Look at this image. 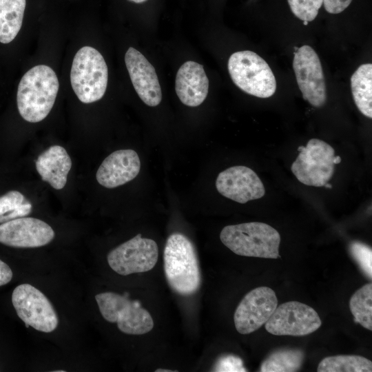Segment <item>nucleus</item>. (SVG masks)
Instances as JSON below:
<instances>
[{
    "label": "nucleus",
    "instance_id": "ddd939ff",
    "mask_svg": "<svg viewBox=\"0 0 372 372\" xmlns=\"http://www.w3.org/2000/svg\"><path fill=\"white\" fill-rule=\"evenodd\" d=\"M52 228L32 217L16 218L0 225V242L17 248H35L50 243L54 238Z\"/></svg>",
    "mask_w": 372,
    "mask_h": 372
},
{
    "label": "nucleus",
    "instance_id": "7c9ffc66",
    "mask_svg": "<svg viewBox=\"0 0 372 372\" xmlns=\"http://www.w3.org/2000/svg\"><path fill=\"white\" fill-rule=\"evenodd\" d=\"M340 162H341V158H340V156H335V158H334V163H335V164H338V163H340Z\"/></svg>",
    "mask_w": 372,
    "mask_h": 372
},
{
    "label": "nucleus",
    "instance_id": "a211bd4d",
    "mask_svg": "<svg viewBox=\"0 0 372 372\" xmlns=\"http://www.w3.org/2000/svg\"><path fill=\"white\" fill-rule=\"evenodd\" d=\"M35 166L42 180L59 190L67 183L72 161L64 147L52 145L38 156Z\"/></svg>",
    "mask_w": 372,
    "mask_h": 372
},
{
    "label": "nucleus",
    "instance_id": "f3484780",
    "mask_svg": "<svg viewBox=\"0 0 372 372\" xmlns=\"http://www.w3.org/2000/svg\"><path fill=\"white\" fill-rule=\"evenodd\" d=\"M175 90L184 105L197 107L203 103L209 90V80L203 66L192 61L184 63L177 72Z\"/></svg>",
    "mask_w": 372,
    "mask_h": 372
},
{
    "label": "nucleus",
    "instance_id": "bb28decb",
    "mask_svg": "<svg viewBox=\"0 0 372 372\" xmlns=\"http://www.w3.org/2000/svg\"><path fill=\"white\" fill-rule=\"evenodd\" d=\"M214 371L241 372L247 371L242 360L235 355H227L220 358L214 368Z\"/></svg>",
    "mask_w": 372,
    "mask_h": 372
},
{
    "label": "nucleus",
    "instance_id": "4be33fe9",
    "mask_svg": "<svg viewBox=\"0 0 372 372\" xmlns=\"http://www.w3.org/2000/svg\"><path fill=\"white\" fill-rule=\"evenodd\" d=\"M304 353L300 349H280L272 353L263 361L260 371L293 372L298 371L303 362Z\"/></svg>",
    "mask_w": 372,
    "mask_h": 372
},
{
    "label": "nucleus",
    "instance_id": "a878e982",
    "mask_svg": "<svg viewBox=\"0 0 372 372\" xmlns=\"http://www.w3.org/2000/svg\"><path fill=\"white\" fill-rule=\"evenodd\" d=\"M349 250L363 272L370 278H372V250L367 245L353 241L349 245Z\"/></svg>",
    "mask_w": 372,
    "mask_h": 372
},
{
    "label": "nucleus",
    "instance_id": "4468645a",
    "mask_svg": "<svg viewBox=\"0 0 372 372\" xmlns=\"http://www.w3.org/2000/svg\"><path fill=\"white\" fill-rule=\"evenodd\" d=\"M216 187L223 196L239 203L261 198L265 186L251 169L236 165L227 168L217 176Z\"/></svg>",
    "mask_w": 372,
    "mask_h": 372
},
{
    "label": "nucleus",
    "instance_id": "f8f14e48",
    "mask_svg": "<svg viewBox=\"0 0 372 372\" xmlns=\"http://www.w3.org/2000/svg\"><path fill=\"white\" fill-rule=\"evenodd\" d=\"M277 304L276 293L268 287H259L248 292L234 313L237 331L246 335L258 330L267 322Z\"/></svg>",
    "mask_w": 372,
    "mask_h": 372
},
{
    "label": "nucleus",
    "instance_id": "423d86ee",
    "mask_svg": "<svg viewBox=\"0 0 372 372\" xmlns=\"http://www.w3.org/2000/svg\"><path fill=\"white\" fill-rule=\"evenodd\" d=\"M103 318L116 322L118 329L128 335H143L154 327L150 313L134 300L114 292L101 293L95 296Z\"/></svg>",
    "mask_w": 372,
    "mask_h": 372
},
{
    "label": "nucleus",
    "instance_id": "c756f323",
    "mask_svg": "<svg viewBox=\"0 0 372 372\" xmlns=\"http://www.w3.org/2000/svg\"><path fill=\"white\" fill-rule=\"evenodd\" d=\"M156 372H174L177 371H172L169 369H158L155 371Z\"/></svg>",
    "mask_w": 372,
    "mask_h": 372
},
{
    "label": "nucleus",
    "instance_id": "c85d7f7f",
    "mask_svg": "<svg viewBox=\"0 0 372 372\" xmlns=\"http://www.w3.org/2000/svg\"><path fill=\"white\" fill-rule=\"evenodd\" d=\"M13 273L10 267L0 260V287L8 284L12 278Z\"/></svg>",
    "mask_w": 372,
    "mask_h": 372
},
{
    "label": "nucleus",
    "instance_id": "473e14b6",
    "mask_svg": "<svg viewBox=\"0 0 372 372\" xmlns=\"http://www.w3.org/2000/svg\"><path fill=\"white\" fill-rule=\"evenodd\" d=\"M324 187H325L327 188H331L332 185L331 184H329V182H328L324 185Z\"/></svg>",
    "mask_w": 372,
    "mask_h": 372
},
{
    "label": "nucleus",
    "instance_id": "2f4dec72",
    "mask_svg": "<svg viewBox=\"0 0 372 372\" xmlns=\"http://www.w3.org/2000/svg\"><path fill=\"white\" fill-rule=\"evenodd\" d=\"M129 1H131L136 3H141L145 2L147 0H129Z\"/></svg>",
    "mask_w": 372,
    "mask_h": 372
},
{
    "label": "nucleus",
    "instance_id": "20e7f679",
    "mask_svg": "<svg viewBox=\"0 0 372 372\" xmlns=\"http://www.w3.org/2000/svg\"><path fill=\"white\" fill-rule=\"evenodd\" d=\"M108 70L102 54L91 46H83L76 53L70 71L72 87L83 103L100 100L105 93Z\"/></svg>",
    "mask_w": 372,
    "mask_h": 372
},
{
    "label": "nucleus",
    "instance_id": "cd10ccee",
    "mask_svg": "<svg viewBox=\"0 0 372 372\" xmlns=\"http://www.w3.org/2000/svg\"><path fill=\"white\" fill-rule=\"evenodd\" d=\"M352 0H323L325 10L330 14H339L343 12Z\"/></svg>",
    "mask_w": 372,
    "mask_h": 372
},
{
    "label": "nucleus",
    "instance_id": "5701e85b",
    "mask_svg": "<svg viewBox=\"0 0 372 372\" xmlns=\"http://www.w3.org/2000/svg\"><path fill=\"white\" fill-rule=\"evenodd\" d=\"M372 284L368 283L351 296L349 308L354 320L363 327L372 330Z\"/></svg>",
    "mask_w": 372,
    "mask_h": 372
},
{
    "label": "nucleus",
    "instance_id": "412c9836",
    "mask_svg": "<svg viewBox=\"0 0 372 372\" xmlns=\"http://www.w3.org/2000/svg\"><path fill=\"white\" fill-rule=\"evenodd\" d=\"M318 372H371L372 362L355 355H340L324 358L318 364Z\"/></svg>",
    "mask_w": 372,
    "mask_h": 372
},
{
    "label": "nucleus",
    "instance_id": "9d476101",
    "mask_svg": "<svg viewBox=\"0 0 372 372\" xmlns=\"http://www.w3.org/2000/svg\"><path fill=\"white\" fill-rule=\"evenodd\" d=\"M321 324L314 309L300 302L289 301L276 307L265 325L273 335L303 336L318 330Z\"/></svg>",
    "mask_w": 372,
    "mask_h": 372
},
{
    "label": "nucleus",
    "instance_id": "1a4fd4ad",
    "mask_svg": "<svg viewBox=\"0 0 372 372\" xmlns=\"http://www.w3.org/2000/svg\"><path fill=\"white\" fill-rule=\"evenodd\" d=\"M158 258L156 242L152 239L142 238L138 234L110 251L107 260L116 273L127 276L151 270L156 265Z\"/></svg>",
    "mask_w": 372,
    "mask_h": 372
},
{
    "label": "nucleus",
    "instance_id": "39448f33",
    "mask_svg": "<svg viewBox=\"0 0 372 372\" xmlns=\"http://www.w3.org/2000/svg\"><path fill=\"white\" fill-rule=\"evenodd\" d=\"M227 67L234 84L247 94L259 98L274 94V74L268 63L256 52L244 50L233 53Z\"/></svg>",
    "mask_w": 372,
    "mask_h": 372
},
{
    "label": "nucleus",
    "instance_id": "0eeeda50",
    "mask_svg": "<svg viewBox=\"0 0 372 372\" xmlns=\"http://www.w3.org/2000/svg\"><path fill=\"white\" fill-rule=\"evenodd\" d=\"M298 150L299 154L291 167L292 173L304 185L324 187L334 172V149L324 141L311 138Z\"/></svg>",
    "mask_w": 372,
    "mask_h": 372
},
{
    "label": "nucleus",
    "instance_id": "2eb2a0df",
    "mask_svg": "<svg viewBox=\"0 0 372 372\" xmlns=\"http://www.w3.org/2000/svg\"><path fill=\"white\" fill-rule=\"evenodd\" d=\"M125 63L135 91L143 102L150 107L159 105L162 92L153 65L132 47L125 53Z\"/></svg>",
    "mask_w": 372,
    "mask_h": 372
},
{
    "label": "nucleus",
    "instance_id": "6e6552de",
    "mask_svg": "<svg viewBox=\"0 0 372 372\" xmlns=\"http://www.w3.org/2000/svg\"><path fill=\"white\" fill-rule=\"evenodd\" d=\"M12 304L25 327L50 333L56 329L59 318L52 304L38 289L29 284L17 286L12 294Z\"/></svg>",
    "mask_w": 372,
    "mask_h": 372
},
{
    "label": "nucleus",
    "instance_id": "7ed1b4c3",
    "mask_svg": "<svg viewBox=\"0 0 372 372\" xmlns=\"http://www.w3.org/2000/svg\"><path fill=\"white\" fill-rule=\"evenodd\" d=\"M221 242L234 254L247 257L280 258V235L271 226L251 222L225 226Z\"/></svg>",
    "mask_w": 372,
    "mask_h": 372
},
{
    "label": "nucleus",
    "instance_id": "6ab92c4d",
    "mask_svg": "<svg viewBox=\"0 0 372 372\" xmlns=\"http://www.w3.org/2000/svg\"><path fill=\"white\" fill-rule=\"evenodd\" d=\"M25 0H0V42L12 41L22 26Z\"/></svg>",
    "mask_w": 372,
    "mask_h": 372
},
{
    "label": "nucleus",
    "instance_id": "f257e3e1",
    "mask_svg": "<svg viewBox=\"0 0 372 372\" xmlns=\"http://www.w3.org/2000/svg\"><path fill=\"white\" fill-rule=\"evenodd\" d=\"M57 76L52 68L38 65L22 76L17 102L21 117L30 123L43 121L50 112L59 91Z\"/></svg>",
    "mask_w": 372,
    "mask_h": 372
},
{
    "label": "nucleus",
    "instance_id": "72a5a7b5",
    "mask_svg": "<svg viewBox=\"0 0 372 372\" xmlns=\"http://www.w3.org/2000/svg\"><path fill=\"white\" fill-rule=\"evenodd\" d=\"M307 23H308L307 21H304V25H307Z\"/></svg>",
    "mask_w": 372,
    "mask_h": 372
},
{
    "label": "nucleus",
    "instance_id": "dca6fc26",
    "mask_svg": "<svg viewBox=\"0 0 372 372\" xmlns=\"http://www.w3.org/2000/svg\"><path fill=\"white\" fill-rule=\"evenodd\" d=\"M140 169V158L134 150L119 149L104 159L96 172V178L101 185L112 189L135 178Z\"/></svg>",
    "mask_w": 372,
    "mask_h": 372
},
{
    "label": "nucleus",
    "instance_id": "b1692460",
    "mask_svg": "<svg viewBox=\"0 0 372 372\" xmlns=\"http://www.w3.org/2000/svg\"><path fill=\"white\" fill-rule=\"evenodd\" d=\"M31 203L19 192L12 190L0 196V224L27 216Z\"/></svg>",
    "mask_w": 372,
    "mask_h": 372
},
{
    "label": "nucleus",
    "instance_id": "393cba45",
    "mask_svg": "<svg viewBox=\"0 0 372 372\" xmlns=\"http://www.w3.org/2000/svg\"><path fill=\"white\" fill-rule=\"evenodd\" d=\"M292 13L303 21H313L318 14L323 0H287Z\"/></svg>",
    "mask_w": 372,
    "mask_h": 372
},
{
    "label": "nucleus",
    "instance_id": "9b49d317",
    "mask_svg": "<svg viewBox=\"0 0 372 372\" xmlns=\"http://www.w3.org/2000/svg\"><path fill=\"white\" fill-rule=\"evenodd\" d=\"M293 68L302 97L312 106L320 107L327 101L325 78L318 55L309 45L294 54Z\"/></svg>",
    "mask_w": 372,
    "mask_h": 372
},
{
    "label": "nucleus",
    "instance_id": "f03ea898",
    "mask_svg": "<svg viewBox=\"0 0 372 372\" xmlns=\"http://www.w3.org/2000/svg\"><path fill=\"white\" fill-rule=\"evenodd\" d=\"M164 271L169 287L177 293H195L201 284V274L196 249L184 234L169 236L163 252Z\"/></svg>",
    "mask_w": 372,
    "mask_h": 372
},
{
    "label": "nucleus",
    "instance_id": "aec40b11",
    "mask_svg": "<svg viewBox=\"0 0 372 372\" xmlns=\"http://www.w3.org/2000/svg\"><path fill=\"white\" fill-rule=\"evenodd\" d=\"M353 99L365 116L372 118V64L361 65L351 78Z\"/></svg>",
    "mask_w": 372,
    "mask_h": 372
}]
</instances>
